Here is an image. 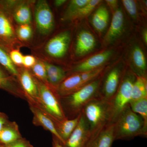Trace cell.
<instances>
[{"label":"cell","mask_w":147,"mask_h":147,"mask_svg":"<svg viewBox=\"0 0 147 147\" xmlns=\"http://www.w3.org/2000/svg\"><path fill=\"white\" fill-rule=\"evenodd\" d=\"M113 123L115 141L147 137V125L139 115L132 111L129 105L119 113Z\"/></svg>","instance_id":"1"},{"label":"cell","mask_w":147,"mask_h":147,"mask_svg":"<svg viewBox=\"0 0 147 147\" xmlns=\"http://www.w3.org/2000/svg\"><path fill=\"white\" fill-rule=\"evenodd\" d=\"M82 114L89 128L91 137L112 123V111L110 102L99 96L90 100L82 110Z\"/></svg>","instance_id":"2"},{"label":"cell","mask_w":147,"mask_h":147,"mask_svg":"<svg viewBox=\"0 0 147 147\" xmlns=\"http://www.w3.org/2000/svg\"><path fill=\"white\" fill-rule=\"evenodd\" d=\"M101 80L100 77H98L72 94L60 98L67 118L70 119L76 117L90 100L99 96Z\"/></svg>","instance_id":"3"},{"label":"cell","mask_w":147,"mask_h":147,"mask_svg":"<svg viewBox=\"0 0 147 147\" xmlns=\"http://www.w3.org/2000/svg\"><path fill=\"white\" fill-rule=\"evenodd\" d=\"M39 95L35 105L47 113L54 121L67 119L61 103L60 98L55 90L38 80Z\"/></svg>","instance_id":"4"},{"label":"cell","mask_w":147,"mask_h":147,"mask_svg":"<svg viewBox=\"0 0 147 147\" xmlns=\"http://www.w3.org/2000/svg\"><path fill=\"white\" fill-rule=\"evenodd\" d=\"M136 76L128 74L124 76L115 94L110 100L113 123L119 113L129 105L131 100L132 86Z\"/></svg>","instance_id":"5"},{"label":"cell","mask_w":147,"mask_h":147,"mask_svg":"<svg viewBox=\"0 0 147 147\" xmlns=\"http://www.w3.org/2000/svg\"><path fill=\"white\" fill-rule=\"evenodd\" d=\"M35 19L37 29L40 34L46 35L54 28V16L46 1H38L35 9Z\"/></svg>","instance_id":"6"},{"label":"cell","mask_w":147,"mask_h":147,"mask_svg":"<svg viewBox=\"0 0 147 147\" xmlns=\"http://www.w3.org/2000/svg\"><path fill=\"white\" fill-rule=\"evenodd\" d=\"M17 78L18 83L23 90L29 104L36 105L39 95L37 79L27 69L18 70Z\"/></svg>","instance_id":"7"},{"label":"cell","mask_w":147,"mask_h":147,"mask_svg":"<svg viewBox=\"0 0 147 147\" xmlns=\"http://www.w3.org/2000/svg\"><path fill=\"white\" fill-rule=\"evenodd\" d=\"M121 71L118 68H114L105 75L101 89L99 90V96L110 102L117 90L121 82Z\"/></svg>","instance_id":"8"},{"label":"cell","mask_w":147,"mask_h":147,"mask_svg":"<svg viewBox=\"0 0 147 147\" xmlns=\"http://www.w3.org/2000/svg\"><path fill=\"white\" fill-rule=\"evenodd\" d=\"M70 38L69 32H63L59 34L47 42L45 48V52L53 57H63L68 50Z\"/></svg>","instance_id":"9"},{"label":"cell","mask_w":147,"mask_h":147,"mask_svg":"<svg viewBox=\"0 0 147 147\" xmlns=\"http://www.w3.org/2000/svg\"><path fill=\"white\" fill-rule=\"evenodd\" d=\"M91 137L89 128L81 113L79 123L64 146L87 147Z\"/></svg>","instance_id":"10"},{"label":"cell","mask_w":147,"mask_h":147,"mask_svg":"<svg viewBox=\"0 0 147 147\" xmlns=\"http://www.w3.org/2000/svg\"><path fill=\"white\" fill-rule=\"evenodd\" d=\"M29 104L30 109L32 113L33 124L35 126L42 127L45 130L50 131L53 136L57 138L63 145L57 131L53 119L39 107L33 104Z\"/></svg>","instance_id":"11"},{"label":"cell","mask_w":147,"mask_h":147,"mask_svg":"<svg viewBox=\"0 0 147 147\" xmlns=\"http://www.w3.org/2000/svg\"><path fill=\"white\" fill-rule=\"evenodd\" d=\"M79 73H74L66 77L58 85L55 91L60 98L68 96L84 86Z\"/></svg>","instance_id":"12"},{"label":"cell","mask_w":147,"mask_h":147,"mask_svg":"<svg viewBox=\"0 0 147 147\" xmlns=\"http://www.w3.org/2000/svg\"><path fill=\"white\" fill-rule=\"evenodd\" d=\"M113 51L107 50L92 56L76 66L73 70V73H82L100 68L112 56Z\"/></svg>","instance_id":"13"},{"label":"cell","mask_w":147,"mask_h":147,"mask_svg":"<svg viewBox=\"0 0 147 147\" xmlns=\"http://www.w3.org/2000/svg\"><path fill=\"white\" fill-rule=\"evenodd\" d=\"M0 89L4 90L14 96L26 100L25 95L18 80L5 71L0 65Z\"/></svg>","instance_id":"14"},{"label":"cell","mask_w":147,"mask_h":147,"mask_svg":"<svg viewBox=\"0 0 147 147\" xmlns=\"http://www.w3.org/2000/svg\"><path fill=\"white\" fill-rule=\"evenodd\" d=\"M114 141V125L110 123L91 137L87 147H112Z\"/></svg>","instance_id":"15"},{"label":"cell","mask_w":147,"mask_h":147,"mask_svg":"<svg viewBox=\"0 0 147 147\" xmlns=\"http://www.w3.org/2000/svg\"><path fill=\"white\" fill-rule=\"evenodd\" d=\"M95 38L91 33L82 30L79 33L76 38L75 52L77 56H82L93 50L96 45Z\"/></svg>","instance_id":"16"},{"label":"cell","mask_w":147,"mask_h":147,"mask_svg":"<svg viewBox=\"0 0 147 147\" xmlns=\"http://www.w3.org/2000/svg\"><path fill=\"white\" fill-rule=\"evenodd\" d=\"M123 26V14L121 9H118L113 15L110 28L105 36V42L110 43L115 40L121 34Z\"/></svg>","instance_id":"17"},{"label":"cell","mask_w":147,"mask_h":147,"mask_svg":"<svg viewBox=\"0 0 147 147\" xmlns=\"http://www.w3.org/2000/svg\"><path fill=\"white\" fill-rule=\"evenodd\" d=\"M81 113L76 117L72 119H66L61 121H53L59 136L62 141L63 145L65 144L72 132L76 128L81 117Z\"/></svg>","instance_id":"18"},{"label":"cell","mask_w":147,"mask_h":147,"mask_svg":"<svg viewBox=\"0 0 147 147\" xmlns=\"http://www.w3.org/2000/svg\"><path fill=\"white\" fill-rule=\"evenodd\" d=\"M22 137L17 123L9 121L0 131V144H8Z\"/></svg>","instance_id":"19"},{"label":"cell","mask_w":147,"mask_h":147,"mask_svg":"<svg viewBox=\"0 0 147 147\" xmlns=\"http://www.w3.org/2000/svg\"><path fill=\"white\" fill-rule=\"evenodd\" d=\"M46 72L48 86L53 89H56L63 80L65 79L66 74L63 69L57 66L44 62Z\"/></svg>","instance_id":"20"},{"label":"cell","mask_w":147,"mask_h":147,"mask_svg":"<svg viewBox=\"0 0 147 147\" xmlns=\"http://www.w3.org/2000/svg\"><path fill=\"white\" fill-rule=\"evenodd\" d=\"M0 38L8 42H13L16 38L15 32L10 19L2 9H0Z\"/></svg>","instance_id":"21"},{"label":"cell","mask_w":147,"mask_h":147,"mask_svg":"<svg viewBox=\"0 0 147 147\" xmlns=\"http://www.w3.org/2000/svg\"><path fill=\"white\" fill-rule=\"evenodd\" d=\"M109 13L105 6H100L96 9L92 17V22L96 30L102 32L108 26Z\"/></svg>","instance_id":"22"},{"label":"cell","mask_w":147,"mask_h":147,"mask_svg":"<svg viewBox=\"0 0 147 147\" xmlns=\"http://www.w3.org/2000/svg\"><path fill=\"white\" fill-rule=\"evenodd\" d=\"M16 6L13 10L15 21L20 25H30L32 20L31 11L28 5L22 3Z\"/></svg>","instance_id":"23"},{"label":"cell","mask_w":147,"mask_h":147,"mask_svg":"<svg viewBox=\"0 0 147 147\" xmlns=\"http://www.w3.org/2000/svg\"><path fill=\"white\" fill-rule=\"evenodd\" d=\"M144 98H147L146 79L145 77L136 76L132 86L131 100Z\"/></svg>","instance_id":"24"},{"label":"cell","mask_w":147,"mask_h":147,"mask_svg":"<svg viewBox=\"0 0 147 147\" xmlns=\"http://www.w3.org/2000/svg\"><path fill=\"white\" fill-rule=\"evenodd\" d=\"M132 54L133 62L139 72L137 76L146 77V61L144 52L139 46H136L133 48Z\"/></svg>","instance_id":"25"},{"label":"cell","mask_w":147,"mask_h":147,"mask_svg":"<svg viewBox=\"0 0 147 147\" xmlns=\"http://www.w3.org/2000/svg\"><path fill=\"white\" fill-rule=\"evenodd\" d=\"M0 65L11 75L17 79L18 69L12 62L9 54L4 49L0 46Z\"/></svg>","instance_id":"26"},{"label":"cell","mask_w":147,"mask_h":147,"mask_svg":"<svg viewBox=\"0 0 147 147\" xmlns=\"http://www.w3.org/2000/svg\"><path fill=\"white\" fill-rule=\"evenodd\" d=\"M129 105L132 111L139 115L147 125V98L131 100Z\"/></svg>","instance_id":"27"},{"label":"cell","mask_w":147,"mask_h":147,"mask_svg":"<svg viewBox=\"0 0 147 147\" xmlns=\"http://www.w3.org/2000/svg\"><path fill=\"white\" fill-rule=\"evenodd\" d=\"M101 2L99 0H90L86 5L68 16L66 20H74L88 16Z\"/></svg>","instance_id":"28"},{"label":"cell","mask_w":147,"mask_h":147,"mask_svg":"<svg viewBox=\"0 0 147 147\" xmlns=\"http://www.w3.org/2000/svg\"><path fill=\"white\" fill-rule=\"evenodd\" d=\"M32 69L34 76L37 79L48 85L47 72L43 62L36 61L34 65L32 67Z\"/></svg>","instance_id":"29"},{"label":"cell","mask_w":147,"mask_h":147,"mask_svg":"<svg viewBox=\"0 0 147 147\" xmlns=\"http://www.w3.org/2000/svg\"><path fill=\"white\" fill-rule=\"evenodd\" d=\"M90 1V0H72L70 1L67 7L63 19H66L72 13L86 5Z\"/></svg>","instance_id":"30"},{"label":"cell","mask_w":147,"mask_h":147,"mask_svg":"<svg viewBox=\"0 0 147 147\" xmlns=\"http://www.w3.org/2000/svg\"><path fill=\"white\" fill-rule=\"evenodd\" d=\"M16 33L20 40L27 41L31 37L32 30L30 25H20L16 29Z\"/></svg>","instance_id":"31"},{"label":"cell","mask_w":147,"mask_h":147,"mask_svg":"<svg viewBox=\"0 0 147 147\" xmlns=\"http://www.w3.org/2000/svg\"><path fill=\"white\" fill-rule=\"evenodd\" d=\"M124 6L127 11L132 17H135L137 14V7L136 3L132 0L122 1Z\"/></svg>","instance_id":"32"},{"label":"cell","mask_w":147,"mask_h":147,"mask_svg":"<svg viewBox=\"0 0 147 147\" xmlns=\"http://www.w3.org/2000/svg\"><path fill=\"white\" fill-rule=\"evenodd\" d=\"M9 57L13 63L15 65H23V59L24 56L22 53L17 50H12L9 54Z\"/></svg>","instance_id":"33"},{"label":"cell","mask_w":147,"mask_h":147,"mask_svg":"<svg viewBox=\"0 0 147 147\" xmlns=\"http://www.w3.org/2000/svg\"><path fill=\"white\" fill-rule=\"evenodd\" d=\"M4 146L5 147H34L29 141L23 137Z\"/></svg>","instance_id":"34"},{"label":"cell","mask_w":147,"mask_h":147,"mask_svg":"<svg viewBox=\"0 0 147 147\" xmlns=\"http://www.w3.org/2000/svg\"><path fill=\"white\" fill-rule=\"evenodd\" d=\"M35 58L32 55H26L24 57L23 65L26 69L32 68L36 63Z\"/></svg>","instance_id":"35"},{"label":"cell","mask_w":147,"mask_h":147,"mask_svg":"<svg viewBox=\"0 0 147 147\" xmlns=\"http://www.w3.org/2000/svg\"><path fill=\"white\" fill-rule=\"evenodd\" d=\"M9 121L7 116L4 113L0 112V131Z\"/></svg>","instance_id":"36"},{"label":"cell","mask_w":147,"mask_h":147,"mask_svg":"<svg viewBox=\"0 0 147 147\" xmlns=\"http://www.w3.org/2000/svg\"><path fill=\"white\" fill-rule=\"evenodd\" d=\"M52 147H64V146L57 138L53 136Z\"/></svg>","instance_id":"37"},{"label":"cell","mask_w":147,"mask_h":147,"mask_svg":"<svg viewBox=\"0 0 147 147\" xmlns=\"http://www.w3.org/2000/svg\"><path fill=\"white\" fill-rule=\"evenodd\" d=\"M106 3L110 6V7L113 9H115L117 8V6L118 5L117 1L116 0H107L106 1Z\"/></svg>","instance_id":"38"},{"label":"cell","mask_w":147,"mask_h":147,"mask_svg":"<svg viewBox=\"0 0 147 147\" xmlns=\"http://www.w3.org/2000/svg\"><path fill=\"white\" fill-rule=\"evenodd\" d=\"M66 1L65 0H56L55 1V5L57 7H59L64 4Z\"/></svg>","instance_id":"39"},{"label":"cell","mask_w":147,"mask_h":147,"mask_svg":"<svg viewBox=\"0 0 147 147\" xmlns=\"http://www.w3.org/2000/svg\"><path fill=\"white\" fill-rule=\"evenodd\" d=\"M143 37H144V40L145 42H146V44L147 43V32L146 30H145L143 32Z\"/></svg>","instance_id":"40"},{"label":"cell","mask_w":147,"mask_h":147,"mask_svg":"<svg viewBox=\"0 0 147 147\" xmlns=\"http://www.w3.org/2000/svg\"><path fill=\"white\" fill-rule=\"evenodd\" d=\"M0 147H5L3 145L1 144H0Z\"/></svg>","instance_id":"41"},{"label":"cell","mask_w":147,"mask_h":147,"mask_svg":"<svg viewBox=\"0 0 147 147\" xmlns=\"http://www.w3.org/2000/svg\"></svg>","instance_id":"42"}]
</instances>
